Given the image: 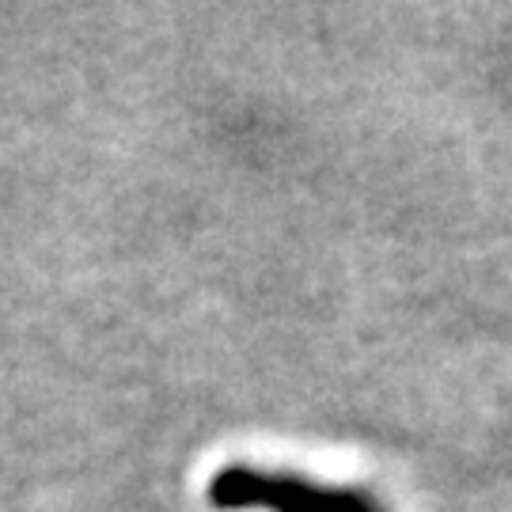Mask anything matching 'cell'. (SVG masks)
<instances>
[{
  "label": "cell",
  "mask_w": 512,
  "mask_h": 512,
  "mask_svg": "<svg viewBox=\"0 0 512 512\" xmlns=\"http://www.w3.org/2000/svg\"><path fill=\"white\" fill-rule=\"evenodd\" d=\"M209 505L220 512H384V505L357 486L315 482L296 471L228 463L209 478Z\"/></svg>",
  "instance_id": "1"
}]
</instances>
